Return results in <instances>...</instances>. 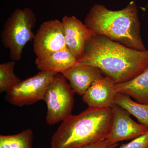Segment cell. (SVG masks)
<instances>
[{"instance_id": "cell-1", "label": "cell", "mask_w": 148, "mask_h": 148, "mask_svg": "<svg viewBox=\"0 0 148 148\" xmlns=\"http://www.w3.org/2000/svg\"><path fill=\"white\" fill-rule=\"evenodd\" d=\"M77 64L96 67L116 84L128 81L148 67V50L133 49L102 35H93Z\"/></svg>"}, {"instance_id": "cell-2", "label": "cell", "mask_w": 148, "mask_h": 148, "mask_svg": "<svg viewBox=\"0 0 148 148\" xmlns=\"http://www.w3.org/2000/svg\"><path fill=\"white\" fill-rule=\"evenodd\" d=\"M84 24L93 35L105 36L136 50H147L141 37L138 7L134 1L116 11L95 4L86 15Z\"/></svg>"}, {"instance_id": "cell-3", "label": "cell", "mask_w": 148, "mask_h": 148, "mask_svg": "<svg viewBox=\"0 0 148 148\" xmlns=\"http://www.w3.org/2000/svg\"><path fill=\"white\" fill-rule=\"evenodd\" d=\"M112 108L88 107L62 121L52 136L51 148H82L106 140L112 124Z\"/></svg>"}, {"instance_id": "cell-4", "label": "cell", "mask_w": 148, "mask_h": 148, "mask_svg": "<svg viewBox=\"0 0 148 148\" xmlns=\"http://www.w3.org/2000/svg\"><path fill=\"white\" fill-rule=\"evenodd\" d=\"M36 18L29 8L16 9L5 22L1 38L4 47L8 49L11 58L13 61L21 60L24 48L34 40L33 29Z\"/></svg>"}, {"instance_id": "cell-5", "label": "cell", "mask_w": 148, "mask_h": 148, "mask_svg": "<svg viewBox=\"0 0 148 148\" xmlns=\"http://www.w3.org/2000/svg\"><path fill=\"white\" fill-rule=\"evenodd\" d=\"M75 93L62 74L58 73L54 76L43 98L47 106V124H56L72 115Z\"/></svg>"}, {"instance_id": "cell-6", "label": "cell", "mask_w": 148, "mask_h": 148, "mask_svg": "<svg viewBox=\"0 0 148 148\" xmlns=\"http://www.w3.org/2000/svg\"><path fill=\"white\" fill-rule=\"evenodd\" d=\"M56 73L40 71L14 85L7 91L5 99L14 106L22 107L43 100L47 87Z\"/></svg>"}, {"instance_id": "cell-7", "label": "cell", "mask_w": 148, "mask_h": 148, "mask_svg": "<svg viewBox=\"0 0 148 148\" xmlns=\"http://www.w3.org/2000/svg\"><path fill=\"white\" fill-rule=\"evenodd\" d=\"M33 40L37 58H45L67 47L63 24L57 19L43 22Z\"/></svg>"}, {"instance_id": "cell-8", "label": "cell", "mask_w": 148, "mask_h": 148, "mask_svg": "<svg viewBox=\"0 0 148 148\" xmlns=\"http://www.w3.org/2000/svg\"><path fill=\"white\" fill-rule=\"evenodd\" d=\"M112 118L110 130L106 140L112 145L132 140L148 130L147 127L133 121L129 114L119 106H112Z\"/></svg>"}, {"instance_id": "cell-9", "label": "cell", "mask_w": 148, "mask_h": 148, "mask_svg": "<svg viewBox=\"0 0 148 148\" xmlns=\"http://www.w3.org/2000/svg\"><path fill=\"white\" fill-rule=\"evenodd\" d=\"M61 22L66 47L78 60L83 55L86 45L93 34L86 25L75 16H64Z\"/></svg>"}, {"instance_id": "cell-10", "label": "cell", "mask_w": 148, "mask_h": 148, "mask_svg": "<svg viewBox=\"0 0 148 148\" xmlns=\"http://www.w3.org/2000/svg\"><path fill=\"white\" fill-rule=\"evenodd\" d=\"M115 84L110 78L104 76L92 84L82 95L83 101L88 107L111 108L117 93Z\"/></svg>"}, {"instance_id": "cell-11", "label": "cell", "mask_w": 148, "mask_h": 148, "mask_svg": "<svg viewBox=\"0 0 148 148\" xmlns=\"http://www.w3.org/2000/svg\"><path fill=\"white\" fill-rule=\"evenodd\" d=\"M75 93L82 96L94 82L104 77L96 67L77 64L61 73Z\"/></svg>"}, {"instance_id": "cell-12", "label": "cell", "mask_w": 148, "mask_h": 148, "mask_svg": "<svg viewBox=\"0 0 148 148\" xmlns=\"http://www.w3.org/2000/svg\"><path fill=\"white\" fill-rule=\"evenodd\" d=\"M75 57L67 47L43 58H36L35 61L40 71L62 73L77 63Z\"/></svg>"}, {"instance_id": "cell-13", "label": "cell", "mask_w": 148, "mask_h": 148, "mask_svg": "<svg viewBox=\"0 0 148 148\" xmlns=\"http://www.w3.org/2000/svg\"><path fill=\"white\" fill-rule=\"evenodd\" d=\"M117 92L128 95L139 103L148 105V67L131 80L116 84Z\"/></svg>"}, {"instance_id": "cell-14", "label": "cell", "mask_w": 148, "mask_h": 148, "mask_svg": "<svg viewBox=\"0 0 148 148\" xmlns=\"http://www.w3.org/2000/svg\"><path fill=\"white\" fill-rule=\"evenodd\" d=\"M114 104L132 115L138 122L148 128V105L135 102L128 95L117 92Z\"/></svg>"}, {"instance_id": "cell-15", "label": "cell", "mask_w": 148, "mask_h": 148, "mask_svg": "<svg viewBox=\"0 0 148 148\" xmlns=\"http://www.w3.org/2000/svg\"><path fill=\"white\" fill-rule=\"evenodd\" d=\"M33 133L30 128L13 135H0V148H33Z\"/></svg>"}, {"instance_id": "cell-16", "label": "cell", "mask_w": 148, "mask_h": 148, "mask_svg": "<svg viewBox=\"0 0 148 148\" xmlns=\"http://www.w3.org/2000/svg\"><path fill=\"white\" fill-rule=\"evenodd\" d=\"M15 61L0 64V92H7L14 85L21 81L14 71Z\"/></svg>"}, {"instance_id": "cell-17", "label": "cell", "mask_w": 148, "mask_h": 148, "mask_svg": "<svg viewBox=\"0 0 148 148\" xmlns=\"http://www.w3.org/2000/svg\"><path fill=\"white\" fill-rule=\"evenodd\" d=\"M116 148H148V130L143 135Z\"/></svg>"}, {"instance_id": "cell-18", "label": "cell", "mask_w": 148, "mask_h": 148, "mask_svg": "<svg viewBox=\"0 0 148 148\" xmlns=\"http://www.w3.org/2000/svg\"><path fill=\"white\" fill-rule=\"evenodd\" d=\"M118 145V144L114 145L111 144L106 139L82 148H116Z\"/></svg>"}]
</instances>
